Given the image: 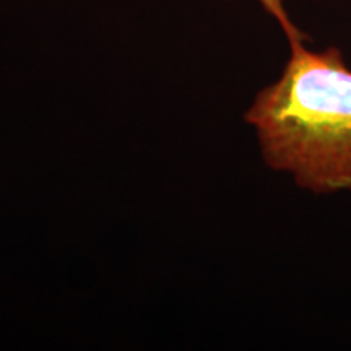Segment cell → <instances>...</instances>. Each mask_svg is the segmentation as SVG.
I'll use <instances>...</instances> for the list:
<instances>
[{
  "mask_svg": "<svg viewBox=\"0 0 351 351\" xmlns=\"http://www.w3.org/2000/svg\"><path fill=\"white\" fill-rule=\"evenodd\" d=\"M289 47L282 77L256 96L244 119L271 169L314 194L351 191V69L337 47Z\"/></svg>",
  "mask_w": 351,
  "mask_h": 351,
  "instance_id": "1",
  "label": "cell"
},
{
  "mask_svg": "<svg viewBox=\"0 0 351 351\" xmlns=\"http://www.w3.org/2000/svg\"><path fill=\"white\" fill-rule=\"evenodd\" d=\"M257 2L263 7V10L278 21V25L282 26L285 34H287L289 44L304 41L306 36L296 28L291 19H289L287 7H285V0H257Z\"/></svg>",
  "mask_w": 351,
  "mask_h": 351,
  "instance_id": "2",
  "label": "cell"
}]
</instances>
